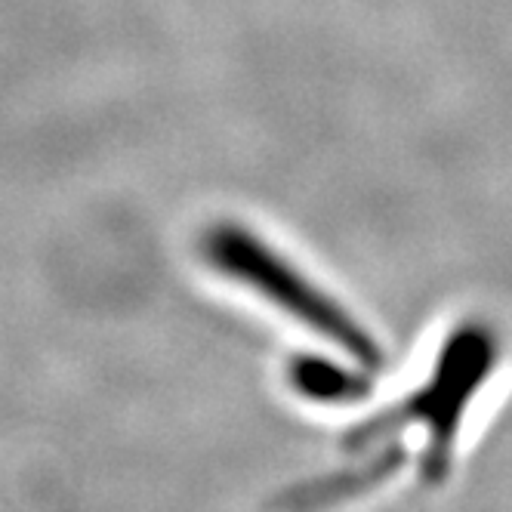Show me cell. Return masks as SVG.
I'll use <instances>...</instances> for the list:
<instances>
[{"label": "cell", "mask_w": 512, "mask_h": 512, "mask_svg": "<svg viewBox=\"0 0 512 512\" xmlns=\"http://www.w3.org/2000/svg\"><path fill=\"white\" fill-rule=\"evenodd\" d=\"M287 386L312 405H352L371 389V371L358 361L300 352L287 361Z\"/></svg>", "instance_id": "277c9868"}, {"label": "cell", "mask_w": 512, "mask_h": 512, "mask_svg": "<svg viewBox=\"0 0 512 512\" xmlns=\"http://www.w3.org/2000/svg\"><path fill=\"white\" fill-rule=\"evenodd\" d=\"M500 361L497 331L482 321H460L438 346L429 377L417 383L408 395H401L392 408L368 417L346 435L349 454H368L380 445H395L401 432H420L417 472L426 488L448 482L454 469V454L460 429L472 401L479 398Z\"/></svg>", "instance_id": "6da1fadb"}, {"label": "cell", "mask_w": 512, "mask_h": 512, "mask_svg": "<svg viewBox=\"0 0 512 512\" xmlns=\"http://www.w3.org/2000/svg\"><path fill=\"white\" fill-rule=\"evenodd\" d=\"M201 253L219 275L244 284L284 315L306 324L312 334L337 346L340 355L358 361L361 368L374 371L383 364V349L368 327L247 226L232 223V219L213 223L201 241Z\"/></svg>", "instance_id": "7a4b0ae2"}, {"label": "cell", "mask_w": 512, "mask_h": 512, "mask_svg": "<svg viewBox=\"0 0 512 512\" xmlns=\"http://www.w3.org/2000/svg\"><path fill=\"white\" fill-rule=\"evenodd\" d=\"M405 448L398 445H380L374 451H368L361 463L331 475V479H318V482H309V485H297L290 488L284 497H281V509L287 512H315V509H327L334 506L346 497H358L371 488H380L383 482H389L395 472L405 469Z\"/></svg>", "instance_id": "3957f363"}]
</instances>
